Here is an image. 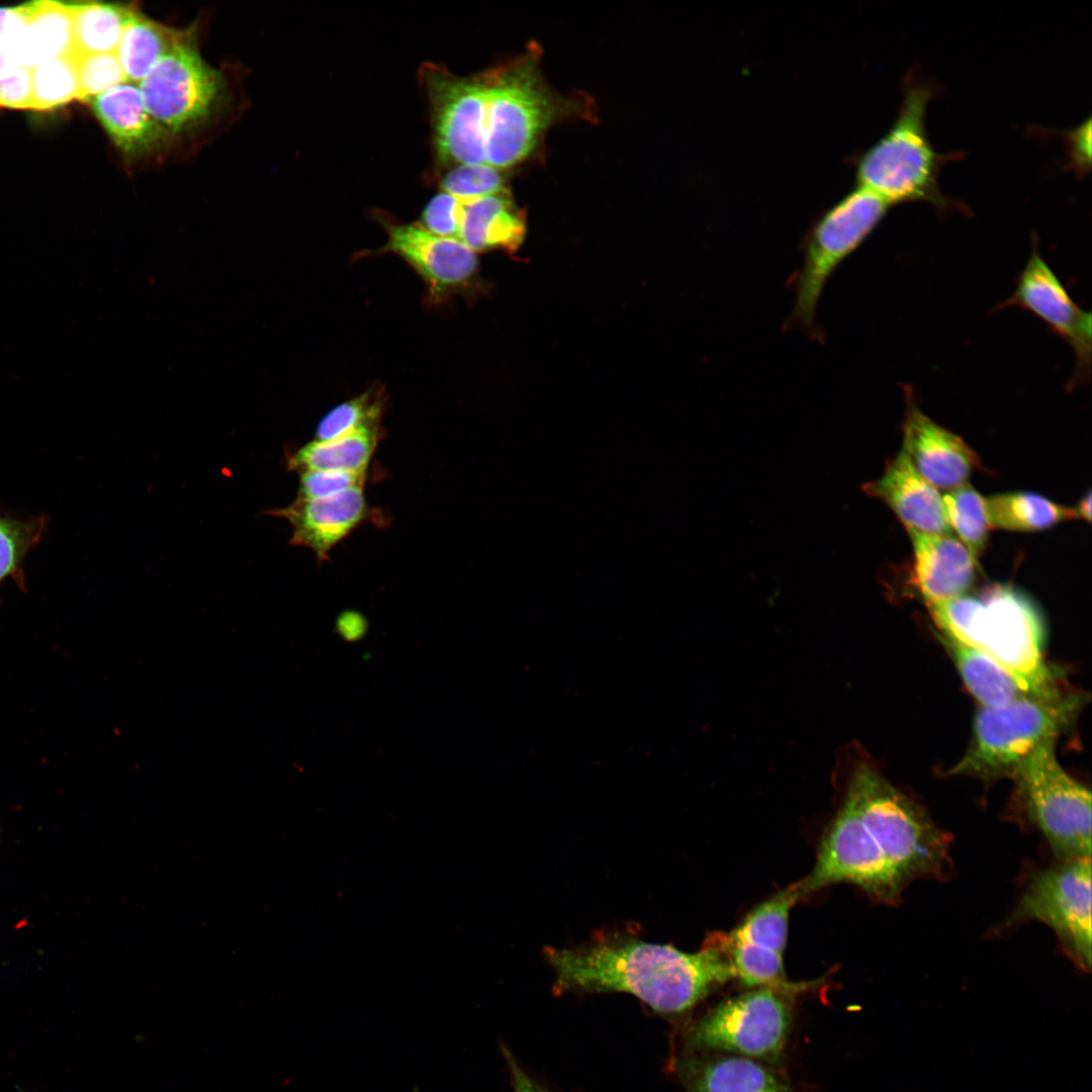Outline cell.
Masks as SVG:
<instances>
[{"label":"cell","mask_w":1092,"mask_h":1092,"mask_svg":"<svg viewBox=\"0 0 1092 1092\" xmlns=\"http://www.w3.org/2000/svg\"><path fill=\"white\" fill-rule=\"evenodd\" d=\"M78 78L77 99L89 101L127 81L115 53L74 55Z\"/></svg>","instance_id":"35"},{"label":"cell","mask_w":1092,"mask_h":1092,"mask_svg":"<svg viewBox=\"0 0 1092 1092\" xmlns=\"http://www.w3.org/2000/svg\"><path fill=\"white\" fill-rule=\"evenodd\" d=\"M631 928L601 929L582 944L548 946L545 961L559 992H623L653 1011L679 1014L734 979L727 954L708 937L697 952L652 943Z\"/></svg>","instance_id":"1"},{"label":"cell","mask_w":1092,"mask_h":1092,"mask_svg":"<svg viewBox=\"0 0 1092 1092\" xmlns=\"http://www.w3.org/2000/svg\"><path fill=\"white\" fill-rule=\"evenodd\" d=\"M1076 518H1081L1090 521L1091 518V494L1088 493L1083 496L1075 507H1073Z\"/></svg>","instance_id":"42"},{"label":"cell","mask_w":1092,"mask_h":1092,"mask_svg":"<svg viewBox=\"0 0 1092 1092\" xmlns=\"http://www.w3.org/2000/svg\"><path fill=\"white\" fill-rule=\"evenodd\" d=\"M942 503L949 528L977 558L985 549L991 528L985 497L965 483L943 494Z\"/></svg>","instance_id":"30"},{"label":"cell","mask_w":1092,"mask_h":1092,"mask_svg":"<svg viewBox=\"0 0 1092 1092\" xmlns=\"http://www.w3.org/2000/svg\"><path fill=\"white\" fill-rule=\"evenodd\" d=\"M26 25L16 54V66L34 68L64 56H74L72 16L68 3L34 1L24 4Z\"/></svg>","instance_id":"22"},{"label":"cell","mask_w":1092,"mask_h":1092,"mask_svg":"<svg viewBox=\"0 0 1092 1092\" xmlns=\"http://www.w3.org/2000/svg\"><path fill=\"white\" fill-rule=\"evenodd\" d=\"M789 1005L778 988L758 987L720 1002L685 1034L690 1053L728 1054L777 1063L790 1030Z\"/></svg>","instance_id":"9"},{"label":"cell","mask_w":1092,"mask_h":1092,"mask_svg":"<svg viewBox=\"0 0 1092 1092\" xmlns=\"http://www.w3.org/2000/svg\"><path fill=\"white\" fill-rule=\"evenodd\" d=\"M188 37L134 14L125 26L115 52L128 82L140 83L176 44Z\"/></svg>","instance_id":"25"},{"label":"cell","mask_w":1092,"mask_h":1092,"mask_svg":"<svg viewBox=\"0 0 1092 1092\" xmlns=\"http://www.w3.org/2000/svg\"><path fill=\"white\" fill-rule=\"evenodd\" d=\"M440 188L463 203L507 191L499 169L487 163L452 166L442 177Z\"/></svg>","instance_id":"34"},{"label":"cell","mask_w":1092,"mask_h":1092,"mask_svg":"<svg viewBox=\"0 0 1092 1092\" xmlns=\"http://www.w3.org/2000/svg\"><path fill=\"white\" fill-rule=\"evenodd\" d=\"M504 1054L512 1075L514 1092H549L535 1082L519 1065L511 1052L504 1048Z\"/></svg>","instance_id":"41"},{"label":"cell","mask_w":1092,"mask_h":1092,"mask_svg":"<svg viewBox=\"0 0 1092 1092\" xmlns=\"http://www.w3.org/2000/svg\"><path fill=\"white\" fill-rule=\"evenodd\" d=\"M1003 306H1019L1039 317L1074 351V384L1088 380L1091 370V313L1075 303L1068 290L1040 256L1032 242L1030 256L1020 272L1014 293Z\"/></svg>","instance_id":"13"},{"label":"cell","mask_w":1092,"mask_h":1092,"mask_svg":"<svg viewBox=\"0 0 1092 1092\" xmlns=\"http://www.w3.org/2000/svg\"><path fill=\"white\" fill-rule=\"evenodd\" d=\"M863 491L884 502L907 527L928 534H950L942 495L915 468L901 449L881 477Z\"/></svg>","instance_id":"17"},{"label":"cell","mask_w":1092,"mask_h":1092,"mask_svg":"<svg viewBox=\"0 0 1092 1092\" xmlns=\"http://www.w3.org/2000/svg\"><path fill=\"white\" fill-rule=\"evenodd\" d=\"M428 97L437 158L446 166L486 163L487 92L484 74L456 76L445 66L420 71Z\"/></svg>","instance_id":"11"},{"label":"cell","mask_w":1092,"mask_h":1092,"mask_svg":"<svg viewBox=\"0 0 1092 1092\" xmlns=\"http://www.w3.org/2000/svg\"><path fill=\"white\" fill-rule=\"evenodd\" d=\"M487 92L486 163L511 167L536 147L556 114L534 57L484 73Z\"/></svg>","instance_id":"7"},{"label":"cell","mask_w":1092,"mask_h":1092,"mask_svg":"<svg viewBox=\"0 0 1092 1092\" xmlns=\"http://www.w3.org/2000/svg\"><path fill=\"white\" fill-rule=\"evenodd\" d=\"M387 226L382 250L400 257L421 276L432 300L461 290L475 276L476 253L460 240L434 235L420 222Z\"/></svg>","instance_id":"14"},{"label":"cell","mask_w":1092,"mask_h":1092,"mask_svg":"<svg viewBox=\"0 0 1092 1092\" xmlns=\"http://www.w3.org/2000/svg\"><path fill=\"white\" fill-rule=\"evenodd\" d=\"M15 67L10 57L0 49V74Z\"/></svg>","instance_id":"43"},{"label":"cell","mask_w":1092,"mask_h":1092,"mask_svg":"<svg viewBox=\"0 0 1092 1092\" xmlns=\"http://www.w3.org/2000/svg\"><path fill=\"white\" fill-rule=\"evenodd\" d=\"M265 514L287 520L292 531L290 543L307 547L325 561L332 548L365 521L369 509L363 486H357L327 497L296 498Z\"/></svg>","instance_id":"15"},{"label":"cell","mask_w":1092,"mask_h":1092,"mask_svg":"<svg viewBox=\"0 0 1092 1092\" xmlns=\"http://www.w3.org/2000/svg\"><path fill=\"white\" fill-rule=\"evenodd\" d=\"M381 395L365 391L330 411L316 427L313 440L332 441L363 429H380Z\"/></svg>","instance_id":"32"},{"label":"cell","mask_w":1092,"mask_h":1092,"mask_svg":"<svg viewBox=\"0 0 1092 1092\" xmlns=\"http://www.w3.org/2000/svg\"><path fill=\"white\" fill-rule=\"evenodd\" d=\"M985 505L990 527L1009 531H1039L1076 518L1073 508L1029 491L993 494L985 497Z\"/></svg>","instance_id":"26"},{"label":"cell","mask_w":1092,"mask_h":1092,"mask_svg":"<svg viewBox=\"0 0 1092 1092\" xmlns=\"http://www.w3.org/2000/svg\"><path fill=\"white\" fill-rule=\"evenodd\" d=\"M26 25L25 5L13 8H0V49L12 60L21 43Z\"/></svg>","instance_id":"39"},{"label":"cell","mask_w":1092,"mask_h":1092,"mask_svg":"<svg viewBox=\"0 0 1092 1092\" xmlns=\"http://www.w3.org/2000/svg\"><path fill=\"white\" fill-rule=\"evenodd\" d=\"M891 207L861 187L825 210L801 243L802 266L792 276L795 301L786 326L819 340L816 321L821 294L837 267L873 233Z\"/></svg>","instance_id":"5"},{"label":"cell","mask_w":1092,"mask_h":1092,"mask_svg":"<svg viewBox=\"0 0 1092 1092\" xmlns=\"http://www.w3.org/2000/svg\"><path fill=\"white\" fill-rule=\"evenodd\" d=\"M75 55L115 53L123 30L135 12L99 2L68 3Z\"/></svg>","instance_id":"27"},{"label":"cell","mask_w":1092,"mask_h":1092,"mask_svg":"<svg viewBox=\"0 0 1092 1092\" xmlns=\"http://www.w3.org/2000/svg\"><path fill=\"white\" fill-rule=\"evenodd\" d=\"M526 233L523 212L509 191L464 203L459 240L472 251H516Z\"/></svg>","instance_id":"21"},{"label":"cell","mask_w":1092,"mask_h":1092,"mask_svg":"<svg viewBox=\"0 0 1092 1092\" xmlns=\"http://www.w3.org/2000/svg\"><path fill=\"white\" fill-rule=\"evenodd\" d=\"M48 524L46 516L27 519L0 515V584L12 579L25 590L24 561L42 539Z\"/></svg>","instance_id":"29"},{"label":"cell","mask_w":1092,"mask_h":1092,"mask_svg":"<svg viewBox=\"0 0 1092 1092\" xmlns=\"http://www.w3.org/2000/svg\"><path fill=\"white\" fill-rule=\"evenodd\" d=\"M928 607L942 636L965 646L981 648L986 613L982 598L962 595Z\"/></svg>","instance_id":"31"},{"label":"cell","mask_w":1092,"mask_h":1092,"mask_svg":"<svg viewBox=\"0 0 1092 1092\" xmlns=\"http://www.w3.org/2000/svg\"><path fill=\"white\" fill-rule=\"evenodd\" d=\"M933 96L929 83L908 76L895 122L857 161V186L891 206L926 202L942 211L953 207V201L940 191L938 175L942 165L957 154L937 153L925 127L927 105Z\"/></svg>","instance_id":"3"},{"label":"cell","mask_w":1092,"mask_h":1092,"mask_svg":"<svg viewBox=\"0 0 1092 1092\" xmlns=\"http://www.w3.org/2000/svg\"><path fill=\"white\" fill-rule=\"evenodd\" d=\"M1012 779L1021 824L1043 835L1057 860L1091 858V792L1061 766L1055 741L1036 747Z\"/></svg>","instance_id":"6"},{"label":"cell","mask_w":1092,"mask_h":1092,"mask_svg":"<svg viewBox=\"0 0 1092 1092\" xmlns=\"http://www.w3.org/2000/svg\"><path fill=\"white\" fill-rule=\"evenodd\" d=\"M908 532L916 584L927 605L965 595L975 579L977 558L963 542L950 534Z\"/></svg>","instance_id":"18"},{"label":"cell","mask_w":1092,"mask_h":1092,"mask_svg":"<svg viewBox=\"0 0 1092 1092\" xmlns=\"http://www.w3.org/2000/svg\"><path fill=\"white\" fill-rule=\"evenodd\" d=\"M463 208L462 201L441 191L426 205L420 223L434 235L459 240Z\"/></svg>","instance_id":"37"},{"label":"cell","mask_w":1092,"mask_h":1092,"mask_svg":"<svg viewBox=\"0 0 1092 1092\" xmlns=\"http://www.w3.org/2000/svg\"><path fill=\"white\" fill-rule=\"evenodd\" d=\"M0 106L32 108V69L15 66L0 74Z\"/></svg>","instance_id":"38"},{"label":"cell","mask_w":1092,"mask_h":1092,"mask_svg":"<svg viewBox=\"0 0 1092 1092\" xmlns=\"http://www.w3.org/2000/svg\"><path fill=\"white\" fill-rule=\"evenodd\" d=\"M985 622L981 650L1009 670L1035 696L1062 689L1043 660V621L1023 592L996 583L982 595Z\"/></svg>","instance_id":"10"},{"label":"cell","mask_w":1092,"mask_h":1092,"mask_svg":"<svg viewBox=\"0 0 1092 1092\" xmlns=\"http://www.w3.org/2000/svg\"><path fill=\"white\" fill-rule=\"evenodd\" d=\"M381 436L380 428L363 429L327 442L312 440L288 454L287 467L298 474L314 470L364 471Z\"/></svg>","instance_id":"24"},{"label":"cell","mask_w":1092,"mask_h":1092,"mask_svg":"<svg viewBox=\"0 0 1092 1092\" xmlns=\"http://www.w3.org/2000/svg\"><path fill=\"white\" fill-rule=\"evenodd\" d=\"M675 1071L687 1092H793L758 1061L735 1055L690 1053Z\"/></svg>","instance_id":"19"},{"label":"cell","mask_w":1092,"mask_h":1092,"mask_svg":"<svg viewBox=\"0 0 1092 1092\" xmlns=\"http://www.w3.org/2000/svg\"><path fill=\"white\" fill-rule=\"evenodd\" d=\"M1086 698L1084 693L1062 689L1001 707H982L974 721L970 746L948 774L984 782L1012 778L1036 747L1056 741L1070 728Z\"/></svg>","instance_id":"4"},{"label":"cell","mask_w":1092,"mask_h":1092,"mask_svg":"<svg viewBox=\"0 0 1092 1092\" xmlns=\"http://www.w3.org/2000/svg\"><path fill=\"white\" fill-rule=\"evenodd\" d=\"M92 108L115 145L129 157L160 149L170 134L149 113L134 83L125 81L94 97Z\"/></svg>","instance_id":"20"},{"label":"cell","mask_w":1092,"mask_h":1092,"mask_svg":"<svg viewBox=\"0 0 1092 1092\" xmlns=\"http://www.w3.org/2000/svg\"><path fill=\"white\" fill-rule=\"evenodd\" d=\"M799 899L798 884H792L752 909L729 933L737 939L783 956L790 910Z\"/></svg>","instance_id":"28"},{"label":"cell","mask_w":1092,"mask_h":1092,"mask_svg":"<svg viewBox=\"0 0 1092 1092\" xmlns=\"http://www.w3.org/2000/svg\"><path fill=\"white\" fill-rule=\"evenodd\" d=\"M1040 922L1076 967L1091 969V858L1058 861L1028 876L1002 929Z\"/></svg>","instance_id":"8"},{"label":"cell","mask_w":1092,"mask_h":1092,"mask_svg":"<svg viewBox=\"0 0 1092 1092\" xmlns=\"http://www.w3.org/2000/svg\"><path fill=\"white\" fill-rule=\"evenodd\" d=\"M222 84L220 73L203 61L188 36L157 63L139 88L149 113L170 133L207 119Z\"/></svg>","instance_id":"12"},{"label":"cell","mask_w":1092,"mask_h":1092,"mask_svg":"<svg viewBox=\"0 0 1092 1092\" xmlns=\"http://www.w3.org/2000/svg\"><path fill=\"white\" fill-rule=\"evenodd\" d=\"M943 645L974 696L985 708H996L1033 695L1009 670L985 651L940 636Z\"/></svg>","instance_id":"23"},{"label":"cell","mask_w":1092,"mask_h":1092,"mask_svg":"<svg viewBox=\"0 0 1092 1092\" xmlns=\"http://www.w3.org/2000/svg\"><path fill=\"white\" fill-rule=\"evenodd\" d=\"M1090 119H1087L1086 122L1082 123L1074 130L1067 132L1070 163L1074 169L1081 174L1088 172L1090 169Z\"/></svg>","instance_id":"40"},{"label":"cell","mask_w":1092,"mask_h":1092,"mask_svg":"<svg viewBox=\"0 0 1092 1092\" xmlns=\"http://www.w3.org/2000/svg\"><path fill=\"white\" fill-rule=\"evenodd\" d=\"M366 470L359 472L314 470L299 474L296 498L311 499L335 495L352 487L364 486Z\"/></svg>","instance_id":"36"},{"label":"cell","mask_w":1092,"mask_h":1092,"mask_svg":"<svg viewBox=\"0 0 1092 1092\" xmlns=\"http://www.w3.org/2000/svg\"><path fill=\"white\" fill-rule=\"evenodd\" d=\"M903 433L902 449L933 486L950 490L967 483L978 464L975 452L962 438L935 423L910 400Z\"/></svg>","instance_id":"16"},{"label":"cell","mask_w":1092,"mask_h":1092,"mask_svg":"<svg viewBox=\"0 0 1092 1092\" xmlns=\"http://www.w3.org/2000/svg\"><path fill=\"white\" fill-rule=\"evenodd\" d=\"M73 56L58 57L32 68V109L48 110L78 97Z\"/></svg>","instance_id":"33"},{"label":"cell","mask_w":1092,"mask_h":1092,"mask_svg":"<svg viewBox=\"0 0 1092 1092\" xmlns=\"http://www.w3.org/2000/svg\"><path fill=\"white\" fill-rule=\"evenodd\" d=\"M843 798L888 905H896L916 880H945L951 871V836L871 762L849 767Z\"/></svg>","instance_id":"2"}]
</instances>
